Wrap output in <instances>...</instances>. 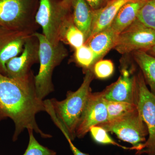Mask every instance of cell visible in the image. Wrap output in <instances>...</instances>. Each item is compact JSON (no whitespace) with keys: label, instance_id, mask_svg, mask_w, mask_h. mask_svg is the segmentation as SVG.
I'll return each mask as SVG.
<instances>
[{"label":"cell","instance_id":"1","mask_svg":"<svg viewBox=\"0 0 155 155\" xmlns=\"http://www.w3.org/2000/svg\"><path fill=\"white\" fill-rule=\"evenodd\" d=\"M45 111L44 102L37 96L34 84L18 83L0 72V120L11 118L15 125L13 139L25 129H32L43 138L52 136L43 132L36 121V115Z\"/></svg>","mask_w":155,"mask_h":155},{"label":"cell","instance_id":"2","mask_svg":"<svg viewBox=\"0 0 155 155\" xmlns=\"http://www.w3.org/2000/svg\"><path fill=\"white\" fill-rule=\"evenodd\" d=\"M84 72L83 82L77 91H68L63 101L50 100L56 116L67 129L72 141L76 137V127L91 92V84L94 77L93 69Z\"/></svg>","mask_w":155,"mask_h":155},{"label":"cell","instance_id":"3","mask_svg":"<svg viewBox=\"0 0 155 155\" xmlns=\"http://www.w3.org/2000/svg\"><path fill=\"white\" fill-rule=\"evenodd\" d=\"M35 20L47 39L57 45L63 42L67 27L73 22L72 9L63 0H40Z\"/></svg>","mask_w":155,"mask_h":155},{"label":"cell","instance_id":"4","mask_svg":"<svg viewBox=\"0 0 155 155\" xmlns=\"http://www.w3.org/2000/svg\"><path fill=\"white\" fill-rule=\"evenodd\" d=\"M39 42L40 68L38 74L34 76V82L36 95L43 100L54 91L52 75L54 69L68 55V51L63 42L57 45H52L43 34L34 33Z\"/></svg>","mask_w":155,"mask_h":155},{"label":"cell","instance_id":"5","mask_svg":"<svg viewBox=\"0 0 155 155\" xmlns=\"http://www.w3.org/2000/svg\"><path fill=\"white\" fill-rule=\"evenodd\" d=\"M40 0H0V26L32 35L39 28L35 20Z\"/></svg>","mask_w":155,"mask_h":155},{"label":"cell","instance_id":"6","mask_svg":"<svg viewBox=\"0 0 155 155\" xmlns=\"http://www.w3.org/2000/svg\"><path fill=\"white\" fill-rule=\"evenodd\" d=\"M98 126L107 132L115 134L119 139L132 145L131 150H136V154L144 149L148 130L138 109Z\"/></svg>","mask_w":155,"mask_h":155},{"label":"cell","instance_id":"7","mask_svg":"<svg viewBox=\"0 0 155 155\" xmlns=\"http://www.w3.org/2000/svg\"><path fill=\"white\" fill-rule=\"evenodd\" d=\"M136 104L148 130L144 148L137 153L155 155V95L148 88L141 71L135 75Z\"/></svg>","mask_w":155,"mask_h":155},{"label":"cell","instance_id":"8","mask_svg":"<svg viewBox=\"0 0 155 155\" xmlns=\"http://www.w3.org/2000/svg\"><path fill=\"white\" fill-rule=\"evenodd\" d=\"M39 42L34 35L27 39L20 55L12 58L6 64V76L18 83L34 84L31 67L39 62Z\"/></svg>","mask_w":155,"mask_h":155},{"label":"cell","instance_id":"9","mask_svg":"<svg viewBox=\"0 0 155 155\" xmlns=\"http://www.w3.org/2000/svg\"><path fill=\"white\" fill-rule=\"evenodd\" d=\"M155 45V30L137 19L119 34L114 49L122 55L136 51L147 52Z\"/></svg>","mask_w":155,"mask_h":155},{"label":"cell","instance_id":"10","mask_svg":"<svg viewBox=\"0 0 155 155\" xmlns=\"http://www.w3.org/2000/svg\"><path fill=\"white\" fill-rule=\"evenodd\" d=\"M130 65L124 62L121 64L118 80L102 91L105 100L136 104L135 68Z\"/></svg>","mask_w":155,"mask_h":155},{"label":"cell","instance_id":"11","mask_svg":"<svg viewBox=\"0 0 155 155\" xmlns=\"http://www.w3.org/2000/svg\"><path fill=\"white\" fill-rule=\"evenodd\" d=\"M105 100L102 91L91 93L75 131L76 137L83 138L91 127L107 121Z\"/></svg>","mask_w":155,"mask_h":155},{"label":"cell","instance_id":"12","mask_svg":"<svg viewBox=\"0 0 155 155\" xmlns=\"http://www.w3.org/2000/svg\"><path fill=\"white\" fill-rule=\"evenodd\" d=\"M31 35L0 26V72L6 75V64L22 52Z\"/></svg>","mask_w":155,"mask_h":155},{"label":"cell","instance_id":"13","mask_svg":"<svg viewBox=\"0 0 155 155\" xmlns=\"http://www.w3.org/2000/svg\"><path fill=\"white\" fill-rule=\"evenodd\" d=\"M119 35L110 26L91 35L85 42L84 44L88 45L94 53L95 63L114 49Z\"/></svg>","mask_w":155,"mask_h":155},{"label":"cell","instance_id":"14","mask_svg":"<svg viewBox=\"0 0 155 155\" xmlns=\"http://www.w3.org/2000/svg\"><path fill=\"white\" fill-rule=\"evenodd\" d=\"M130 1L110 0L103 8L94 11L91 36L109 27L120 8Z\"/></svg>","mask_w":155,"mask_h":155},{"label":"cell","instance_id":"15","mask_svg":"<svg viewBox=\"0 0 155 155\" xmlns=\"http://www.w3.org/2000/svg\"><path fill=\"white\" fill-rule=\"evenodd\" d=\"M147 0H130L120 8L110 26L119 34L137 19L139 12Z\"/></svg>","mask_w":155,"mask_h":155},{"label":"cell","instance_id":"16","mask_svg":"<svg viewBox=\"0 0 155 155\" xmlns=\"http://www.w3.org/2000/svg\"><path fill=\"white\" fill-rule=\"evenodd\" d=\"M71 7L73 22L83 32L86 42L91 35L94 11L85 0H72Z\"/></svg>","mask_w":155,"mask_h":155},{"label":"cell","instance_id":"17","mask_svg":"<svg viewBox=\"0 0 155 155\" xmlns=\"http://www.w3.org/2000/svg\"><path fill=\"white\" fill-rule=\"evenodd\" d=\"M132 54L134 60L141 69L146 83L155 95V57L143 51H136Z\"/></svg>","mask_w":155,"mask_h":155},{"label":"cell","instance_id":"18","mask_svg":"<svg viewBox=\"0 0 155 155\" xmlns=\"http://www.w3.org/2000/svg\"><path fill=\"white\" fill-rule=\"evenodd\" d=\"M105 102L107 111V121H112L137 109V106L134 104L107 100H105Z\"/></svg>","mask_w":155,"mask_h":155},{"label":"cell","instance_id":"19","mask_svg":"<svg viewBox=\"0 0 155 155\" xmlns=\"http://www.w3.org/2000/svg\"><path fill=\"white\" fill-rule=\"evenodd\" d=\"M75 59L78 65L86 71L93 69L95 64V57L92 50L87 45L84 44L75 49Z\"/></svg>","mask_w":155,"mask_h":155},{"label":"cell","instance_id":"20","mask_svg":"<svg viewBox=\"0 0 155 155\" xmlns=\"http://www.w3.org/2000/svg\"><path fill=\"white\" fill-rule=\"evenodd\" d=\"M85 42L83 32L72 22L65 31L63 43L70 45L75 50L83 45Z\"/></svg>","mask_w":155,"mask_h":155},{"label":"cell","instance_id":"21","mask_svg":"<svg viewBox=\"0 0 155 155\" xmlns=\"http://www.w3.org/2000/svg\"><path fill=\"white\" fill-rule=\"evenodd\" d=\"M137 19L155 30V0H147L139 12Z\"/></svg>","mask_w":155,"mask_h":155},{"label":"cell","instance_id":"22","mask_svg":"<svg viewBox=\"0 0 155 155\" xmlns=\"http://www.w3.org/2000/svg\"><path fill=\"white\" fill-rule=\"evenodd\" d=\"M29 142L28 147L23 155H57L54 151L41 144L33 135V130H28Z\"/></svg>","mask_w":155,"mask_h":155},{"label":"cell","instance_id":"23","mask_svg":"<svg viewBox=\"0 0 155 155\" xmlns=\"http://www.w3.org/2000/svg\"><path fill=\"white\" fill-rule=\"evenodd\" d=\"M93 139L97 143L101 144H112L119 147L123 149L131 150V147L123 146L114 141L105 129L99 126L96 125L91 127L89 130Z\"/></svg>","mask_w":155,"mask_h":155},{"label":"cell","instance_id":"24","mask_svg":"<svg viewBox=\"0 0 155 155\" xmlns=\"http://www.w3.org/2000/svg\"><path fill=\"white\" fill-rule=\"evenodd\" d=\"M93 71L94 76L101 79H107L113 75L114 71V63L110 60L98 61L94 65Z\"/></svg>","mask_w":155,"mask_h":155},{"label":"cell","instance_id":"25","mask_svg":"<svg viewBox=\"0 0 155 155\" xmlns=\"http://www.w3.org/2000/svg\"><path fill=\"white\" fill-rule=\"evenodd\" d=\"M93 11H96L105 6L110 0H85Z\"/></svg>","mask_w":155,"mask_h":155},{"label":"cell","instance_id":"26","mask_svg":"<svg viewBox=\"0 0 155 155\" xmlns=\"http://www.w3.org/2000/svg\"><path fill=\"white\" fill-rule=\"evenodd\" d=\"M66 138L67 139L68 143H69L70 149H71V150H72V152L73 153L74 155H88L87 154L84 153L82 152L78 149L77 147H76L75 145L73 144L72 140L68 137H67Z\"/></svg>","mask_w":155,"mask_h":155},{"label":"cell","instance_id":"27","mask_svg":"<svg viewBox=\"0 0 155 155\" xmlns=\"http://www.w3.org/2000/svg\"><path fill=\"white\" fill-rule=\"evenodd\" d=\"M148 54L151 55L155 57V45L153 47L150 49L146 52Z\"/></svg>","mask_w":155,"mask_h":155},{"label":"cell","instance_id":"28","mask_svg":"<svg viewBox=\"0 0 155 155\" xmlns=\"http://www.w3.org/2000/svg\"><path fill=\"white\" fill-rule=\"evenodd\" d=\"M71 1H72V0H63V4H64V5L66 6L67 8H71Z\"/></svg>","mask_w":155,"mask_h":155}]
</instances>
